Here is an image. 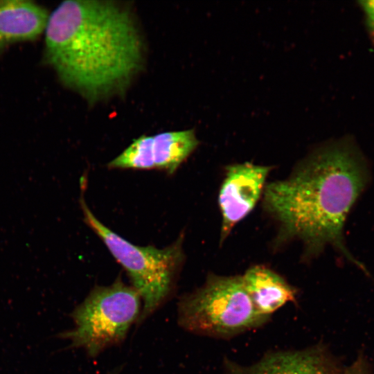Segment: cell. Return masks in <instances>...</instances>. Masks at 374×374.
Listing matches in <instances>:
<instances>
[{
    "label": "cell",
    "mask_w": 374,
    "mask_h": 374,
    "mask_svg": "<svg viewBox=\"0 0 374 374\" xmlns=\"http://www.w3.org/2000/svg\"><path fill=\"white\" fill-rule=\"evenodd\" d=\"M44 33L45 62L89 101L122 92L141 66L132 17L114 2L64 1L48 15Z\"/></svg>",
    "instance_id": "cell-1"
},
{
    "label": "cell",
    "mask_w": 374,
    "mask_h": 374,
    "mask_svg": "<svg viewBox=\"0 0 374 374\" xmlns=\"http://www.w3.org/2000/svg\"><path fill=\"white\" fill-rule=\"evenodd\" d=\"M48 12L24 0H0V51L15 43L33 40L44 33Z\"/></svg>",
    "instance_id": "cell-8"
},
{
    "label": "cell",
    "mask_w": 374,
    "mask_h": 374,
    "mask_svg": "<svg viewBox=\"0 0 374 374\" xmlns=\"http://www.w3.org/2000/svg\"><path fill=\"white\" fill-rule=\"evenodd\" d=\"M224 374H340L335 361L321 344L299 350H278L249 365L224 359Z\"/></svg>",
    "instance_id": "cell-7"
},
{
    "label": "cell",
    "mask_w": 374,
    "mask_h": 374,
    "mask_svg": "<svg viewBox=\"0 0 374 374\" xmlns=\"http://www.w3.org/2000/svg\"><path fill=\"white\" fill-rule=\"evenodd\" d=\"M242 279L256 310L264 317L270 318L274 312L296 299L295 289L265 267L256 265L249 268Z\"/></svg>",
    "instance_id": "cell-9"
},
{
    "label": "cell",
    "mask_w": 374,
    "mask_h": 374,
    "mask_svg": "<svg viewBox=\"0 0 374 374\" xmlns=\"http://www.w3.org/2000/svg\"><path fill=\"white\" fill-rule=\"evenodd\" d=\"M340 374H373V373L366 359L362 355H359Z\"/></svg>",
    "instance_id": "cell-13"
},
{
    "label": "cell",
    "mask_w": 374,
    "mask_h": 374,
    "mask_svg": "<svg viewBox=\"0 0 374 374\" xmlns=\"http://www.w3.org/2000/svg\"><path fill=\"white\" fill-rule=\"evenodd\" d=\"M198 145L193 130L164 132L152 136L154 169L173 174Z\"/></svg>",
    "instance_id": "cell-10"
},
{
    "label": "cell",
    "mask_w": 374,
    "mask_h": 374,
    "mask_svg": "<svg viewBox=\"0 0 374 374\" xmlns=\"http://www.w3.org/2000/svg\"><path fill=\"white\" fill-rule=\"evenodd\" d=\"M85 179H81L80 204L87 225L100 238L112 256L123 267L141 298L142 310L136 326L143 323L172 296L184 254V235L172 244L159 249L138 246L125 240L91 212L84 198Z\"/></svg>",
    "instance_id": "cell-3"
},
{
    "label": "cell",
    "mask_w": 374,
    "mask_h": 374,
    "mask_svg": "<svg viewBox=\"0 0 374 374\" xmlns=\"http://www.w3.org/2000/svg\"><path fill=\"white\" fill-rule=\"evenodd\" d=\"M177 310L184 330L220 339L260 327L270 319L257 312L241 276L209 274L200 287L180 297Z\"/></svg>",
    "instance_id": "cell-4"
},
{
    "label": "cell",
    "mask_w": 374,
    "mask_h": 374,
    "mask_svg": "<svg viewBox=\"0 0 374 374\" xmlns=\"http://www.w3.org/2000/svg\"><path fill=\"white\" fill-rule=\"evenodd\" d=\"M271 167L246 162L226 167L218 204L222 213L221 242L254 208Z\"/></svg>",
    "instance_id": "cell-6"
},
{
    "label": "cell",
    "mask_w": 374,
    "mask_h": 374,
    "mask_svg": "<svg viewBox=\"0 0 374 374\" xmlns=\"http://www.w3.org/2000/svg\"><path fill=\"white\" fill-rule=\"evenodd\" d=\"M141 310L139 293L118 276L109 285L95 286L71 312L73 328L57 337L69 341V348L82 349L88 357H96L122 344Z\"/></svg>",
    "instance_id": "cell-5"
},
{
    "label": "cell",
    "mask_w": 374,
    "mask_h": 374,
    "mask_svg": "<svg viewBox=\"0 0 374 374\" xmlns=\"http://www.w3.org/2000/svg\"><path fill=\"white\" fill-rule=\"evenodd\" d=\"M369 177L366 157L348 135L318 148L288 178L267 184L264 205L283 238H299L311 255L330 244L363 268L346 247L343 229Z\"/></svg>",
    "instance_id": "cell-2"
},
{
    "label": "cell",
    "mask_w": 374,
    "mask_h": 374,
    "mask_svg": "<svg viewBox=\"0 0 374 374\" xmlns=\"http://www.w3.org/2000/svg\"><path fill=\"white\" fill-rule=\"evenodd\" d=\"M357 3L363 16L366 33L374 46V1H359Z\"/></svg>",
    "instance_id": "cell-12"
},
{
    "label": "cell",
    "mask_w": 374,
    "mask_h": 374,
    "mask_svg": "<svg viewBox=\"0 0 374 374\" xmlns=\"http://www.w3.org/2000/svg\"><path fill=\"white\" fill-rule=\"evenodd\" d=\"M107 166L112 169H154L152 136L141 135L134 139L124 151L112 160Z\"/></svg>",
    "instance_id": "cell-11"
}]
</instances>
